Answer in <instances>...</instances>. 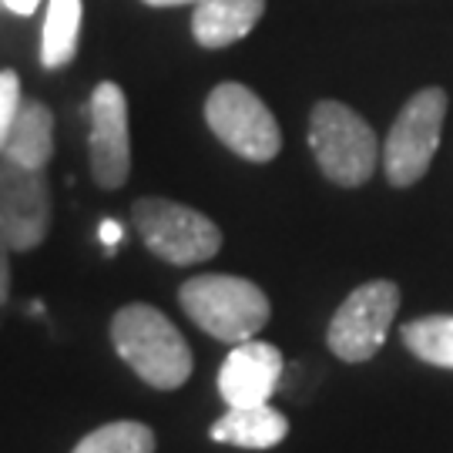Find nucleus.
<instances>
[{
    "label": "nucleus",
    "mask_w": 453,
    "mask_h": 453,
    "mask_svg": "<svg viewBox=\"0 0 453 453\" xmlns=\"http://www.w3.org/2000/svg\"><path fill=\"white\" fill-rule=\"evenodd\" d=\"M447 118V91L423 88L403 104L383 145V172L393 188H410L430 172Z\"/></svg>",
    "instance_id": "obj_6"
},
{
    "label": "nucleus",
    "mask_w": 453,
    "mask_h": 453,
    "mask_svg": "<svg viewBox=\"0 0 453 453\" xmlns=\"http://www.w3.org/2000/svg\"><path fill=\"white\" fill-rule=\"evenodd\" d=\"M121 239H125V226H121V222L104 219V222L97 226V242L104 245V252H108V256H114V249L121 245Z\"/></svg>",
    "instance_id": "obj_18"
},
{
    "label": "nucleus",
    "mask_w": 453,
    "mask_h": 453,
    "mask_svg": "<svg viewBox=\"0 0 453 453\" xmlns=\"http://www.w3.org/2000/svg\"><path fill=\"white\" fill-rule=\"evenodd\" d=\"M114 353L155 389H179L192 376V346L162 309L148 303L121 306L111 319Z\"/></svg>",
    "instance_id": "obj_1"
},
{
    "label": "nucleus",
    "mask_w": 453,
    "mask_h": 453,
    "mask_svg": "<svg viewBox=\"0 0 453 453\" xmlns=\"http://www.w3.org/2000/svg\"><path fill=\"white\" fill-rule=\"evenodd\" d=\"M91 131H88V155L91 175L101 188H121L131 175V134H128V97L121 84L101 81L91 91Z\"/></svg>",
    "instance_id": "obj_9"
},
{
    "label": "nucleus",
    "mask_w": 453,
    "mask_h": 453,
    "mask_svg": "<svg viewBox=\"0 0 453 453\" xmlns=\"http://www.w3.org/2000/svg\"><path fill=\"white\" fill-rule=\"evenodd\" d=\"M50 232V188L44 172L0 162V239L11 252H31Z\"/></svg>",
    "instance_id": "obj_8"
},
{
    "label": "nucleus",
    "mask_w": 453,
    "mask_h": 453,
    "mask_svg": "<svg viewBox=\"0 0 453 453\" xmlns=\"http://www.w3.org/2000/svg\"><path fill=\"white\" fill-rule=\"evenodd\" d=\"M396 309H400V286L389 279H372L353 289L336 309L326 333L333 357H340L342 363L372 359L387 342Z\"/></svg>",
    "instance_id": "obj_7"
},
{
    "label": "nucleus",
    "mask_w": 453,
    "mask_h": 453,
    "mask_svg": "<svg viewBox=\"0 0 453 453\" xmlns=\"http://www.w3.org/2000/svg\"><path fill=\"white\" fill-rule=\"evenodd\" d=\"M205 121L211 134L245 162H273L282 148V131L269 104L252 88L222 81L205 97Z\"/></svg>",
    "instance_id": "obj_5"
},
{
    "label": "nucleus",
    "mask_w": 453,
    "mask_h": 453,
    "mask_svg": "<svg viewBox=\"0 0 453 453\" xmlns=\"http://www.w3.org/2000/svg\"><path fill=\"white\" fill-rule=\"evenodd\" d=\"M400 340L417 359L453 370V316H420L400 329Z\"/></svg>",
    "instance_id": "obj_15"
},
{
    "label": "nucleus",
    "mask_w": 453,
    "mask_h": 453,
    "mask_svg": "<svg viewBox=\"0 0 453 453\" xmlns=\"http://www.w3.org/2000/svg\"><path fill=\"white\" fill-rule=\"evenodd\" d=\"M4 7L7 11H14V14L20 17H31L37 7H41V0H4Z\"/></svg>",
    "instance_id": "obj_20"
},
{
    "label": "nucleus",
    "mask_w": 453,
    "mask_h": 453,
    "mask_svg": "<svg viewBox=\"0 0 453 453\" xmlns=\"http://www.w3.org/2000/svg\"><path fill=\"white\" fill-rule=\"evenodd\" d=\"M286 359L265 340H245L232 346L222 370H219V393L228 406L269 403L282 383Z\"/></svg>",
    "instance_id": "obj_10"
},
{
    "label": "nucleus",
    "mask_w": 453,
    "mask_h": 453,
    "mask_svg": "<svg viewBox=\"0 0 453 453\" xmlns=\"http://www.w3.org/2000/svg\"><path fill=\"white\" fill-rule=\"evenodd\" d=\"M309 148L326 179L342 188H359L372 179L383 151L370 121L342 101H319L309 114Z\"/></svg>",
    "instance_id": "obj_3"
},
{
    "label": "nucleus",
    "mask_w": 453,
    "mask_h": 453,
    "mask_svg": "<svg viewBox=\"0 0 453 453\" xmlns=\"http://www.w3.org/2000/svg\"><path fill=\"white\" fill-rule=\"evenodd\" d=\"M148 7H181V4H202V0H145Z\"/></svg>",
    "instance_id": "obj_21"
},
{
    "label": "nucleus",
    "mask_w": 453,
    "mask_h": 453,
    "mask_svg": "<svg viewBox=\"0 0 453 453\" xmlns=\"http://www.w3.org/2000/svg\"><path fill=\"white\" fill-rule=\"evenodd\" d=\"M4 158L44 172L54 158V114L44 101H24L11 131V142L4 148Z\"/></svg>",
    "instance_id": "obj_13"
},
{
    "label": "nucleus",
    "mask_w": 453,
    "mask_h": 453,
    "mask_svg": "<svg viewBox=\"0 0 453 453\" xmlns=\"http://www.w3.org/2000/svg\"><path fill=\"white\" fill-rule=\"evenodd\" d=\"M209 437L215 443H228L239 450H269L289 437V420L269 403L228 406L226 417L211 423Z\"/></svg>",
    "instance_id": "obj_11"
},
{
    "label": "nucleus",
    "mask_w": 453,
    "mask_h": 453,
    "mask_svg": "<svg viewBox=\"0 0 453 453\" xmlns=\"http://www.w3.org/2000/svg\"><path fill=\"white\" fill-rule=\"evenodd\" d=\"M131 222L148 252L168 265H198L222 249V228L172 198H138L131 205Z\"/></svg>",
    "instance_id": "obj_4"
},
{
    "label": "nucleus",
    "mask_w": 453,
    "mask_h": 453,
    "mask_svg": "<svg viewBox=\"0 0 453 453\" xmlns=\"http://www.w3.org/2000/svg\"><path fill=\"white\" fill-rule=\"evenodd\" d=\"M24 108V97H20V78L17 71H0V158H4V148L11 142V131L17 125V114Z\"/></svg>",
    "instance_id": "obj_17"
},
{
    "label": "nucleus",
    "mask_w": 453,
    "mask_h": 453,
    "mask_svg": "<svg viewBox=\"0 0 453 453\" xmlns=\"http://www.w3.org/2000/svg\"><path fill=\"white\" fill-rule=\"evenodd\" d=\"M179 303L202 333L228 346L256 340L273 316L269 296L242 275H192L188 282H181Z\"/></svg>",
    "instance_id": "obj_2"
},
{
    "label": "nucleus",
    "mask_w": 453,
    "mask_h": 453,
    "mask_svg": "<svg viewBox=\"0 0 453 453\" xmlns=\"http://www.w3.org/2000/svg\"><path fill=\"white\" fill-rule=\"evenodd\" d=\"M265 14V0H202L195 4L192 37L209 50L242 41Z\"/></svg>",
    "instance_id": "obj_12"
},
{
    "label": "nucleus",
    "mask_w": 453,
    "mask_h": 453,
    "mask_svg": "<svg viewBox=\"0 0 453 453\" xmlns=\"http://www.w3.org/2000/svg\"><path fill=\"white\" fill-rule=\"evenodd\" d=\"M155 430L142 420H114L91 430L71 453H155Z\"/></svg>",
    "instance_id": "obj_16"
},
{
    "label": "nucleus",
    "mask_w": 453,
    "mask_h": 453,
    "mask_svg": "<svg viewBox=\"0 0 453 453\" xmlns=\"http://www.w3.org/2000/svg\"><path fill=\"white\" fill-rule=\"evenodd\" d=\"M81 0H48L44 31H41V65L48 71H61L74 61L78 37H81Z\"/></svg>",
    "instance_id": "obj_14"
},
{
    "label": "nucleus",
    "mask_w": 453,
    "mask_h": 453,
    "mask_svg": "<svg viewBox=\"0 0 453 453\" xmlns=\"http://www.w3.org/2000/svg\"><path fill=\"white\" fill-rule=\"evenodd\" d=\"M11 299V245L0 239V306Z\"/></svg>",
    "instance_id": "obj_19"
}]
</instances>
